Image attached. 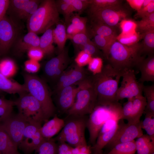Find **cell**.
I'll return each mask as SVG.
<instances>
[{"label": "cell", "instance_id": "cell-7", "mask_svg": "<svg viewBox=\"0 0 154 154\" xmlns=\"http://www.w3.org/2000/svg\"><path fill=\"white\" fill-rule=\"evenodd\" d=\"M84 116H74L75 118L65 123L55 140L66 143L72 147L87 145L85 134L87 120Z\"/></svg>", "mask_w": 154, "mask_h": 154}, {"label": "cell", "instance_id": "cell-34", "mask_svg": "<svg viewBox=\"0 0 154 154\" xmlns=\"http://www.w3.org/2000/svg\"><path fill=\"white\" fill-rule=\"evenodd\" d=\"M57 148L54 139H46L35 151V154H57Z\"/></svg>", "mask_w": 154, "mask_h": 154}, {"label": "cell", "instance_id": "cell-28", "mask_svg": "<svg viewBox=\"0 0 154 154\" xmlns=\"http://www.w3.org/2000/svg\"><path fill=\"white\" fill-rule=\"evenodd\" d=\"M137 154H151L154 153V142L147 134H143L135 141Z\"/></svg>", "mask_w": 154, "mask_h": 154}, {"label": "cell", "instance_id": "cell-6", "mask_svg": "<svg viewBox=\"0 0 154 154\" xmlns=\"http://www.w3.org/2000/svg\"><path fill=\"white\" fill-rule=\"evenodd\" d=\"M121 108L118 102L109 105L95 107L86 122L90 144L92 145L95 144L101 127L108 120L117 117H121Z\"/></svg>", "mask_w": 154, "mask_h": 154}, {"label": "cell", "instance_id": "cell-56", "mask_svg": "<svg viewBox=\"0 0 154 154\" xmlns=\"http://www.w3.org/2000/svg\"><path fill=\"white\" fill-rule=\"evenodd\" d=\"M144 0H127L130 6L137 11L141 8Z\"/></svg>", "mask_w": 154, "mask_h": 154}, {"label": "cell", "instance_id": "cell-43", "mask_svg": "<svg viewBox=\"0 0 154 154\" xmlns=\"http://www.w3.org/2000/svg\"><path fill=\"white\" fill-rule=\"evenodd\" d=\"M70 6L73 11L77 12L78 15L81 14L88 8L91 0H63Z\"/></svg>", "mask_w": 154, "mask_h": 154}, {"label": "cell", "instance_id": "cell-58", "mask_svg": "<svg viewBox=\"0 0 154 154\" xmlns=\"http://www.w3.org/2000/svg\"><path fill=\"white\" fill-rule=\"evenodd\" d=\"M91 151L86 152H80L78 154H91Z\"/></svg>", "mask_w": 154, "mask_h": 154}, {"label": "cell", "instance_id": "cell-2", "mask_svg": "<svg viewBox=\"0 0 154 154\" xmlns=\"http://www.w3.org/2000/svg\"><path fill=\"white\" fill-rule=\"evenodd\" d=\"M121 77L108 63L104 65L100 73L92 75L97 95L96 106L109 105L118 102L116 96Z\"/></svg>", "mask_w": 154, "mask_h": 154}, {"label": "cell", "instance_id": "cell-9", "mask_svg": "<svg viewBox=\"0 0 154 154\" xmlns=\"http://www.w3.org/2000/svg\"><path fill=\"white\" fill-rule=\"evenodd\" d=\"M41 124V123L36 122L27 123L22 140L18 146L26 154H30L35 151L46 139L40 131Z\"/></svg>", "mask_w": 154, "mask_h": 154}, {"label": "cell", "instance_id": "cell-57", "mask_svg": "<svg viewBox=\"0 0 154 154\" xmlns=\"http://www.w3.org/2000/svg\"><path fill=\"white\" fill-rule=\"evenodd\" d=\"M154 1V0H144L142 7H145L149 5Z\"/></svg>", "mask_w": 154, "mask_h": 154}, {"label": "cell", "instance_id": "cell-55", "mask_svg": "<svg viewBox=\"0 0 154 154\" xmlns=\"http://www.w3.org/2000/svg\"><path fill=\"white\" fill-rule=\"evenodd\" d=\"M9 3V0H0V21L6 15Z\"/></svg>", "mask_w": 154, "mask_h": 154}, {"label": "cell", "instance_id": "cell-60", "mask_svg": "<svg viewBox=\"0 0 154 154\" xmlns=\"http://www.w3.org/2000/svg\"><path fill=\"white\" fill-rule=\"evenodd\" d=\"M154 154V153H152V154Z\"/></svg>", "mask_w": 154, "mask_h": 154}, {"label": "cell", "instance_id": "cell-53", "mask_svg": "<svg viewBox=\"0 0 154 154\" xmlns=\"http://www.w3.org/2000/svg\"><path fill=\"white\" fill-rule=\"evenodd\" d=\"M153 13H154V1L146 6L142 7L139 10L137 11L135 16L142 18Z\"/></svg>", "mask_w": 154, "mask_h": 154}, {"label": "cell", "instance_id": "cell-29", "mask_svg": "<svg viewBox=\"0 0 154 154\" xmlns=\"http://www.w3.org/2000/svg\"><path fill=\"white\" fill-rule=\"evenodd\" d=\"M55 29H53L52 34L54 42L57 45L59 52L65 48V45L68 39L65 26L58 23Z\"/></svg>", "mask_w": 154, "mask_h": 154}, {"label": "cell", "instance_id": "cell-22", "mask_svg": "<svg viewBox=\"0 0 154 154\" xmlns=\"http://www.w3.org/2000/svg\"><path fill=\"white\" fill-rule=\"evenodd\" d=\"M146 105V98L142 94L134 97L131 117L127 123H135L139 121L141 117L144 112Z\"/></svg>", "mask_w": 154, "mask_h": 154}, {"label": "cell", "instance_id": "cell-49", "mask_svg": "<svg viewBox=\"0 0 154 154\" xmlns=\"http://www.w3.org/2000/svg\"><path fill=\"white\" fill-rule=\"evenodd\" d=\"M134 98L128 99L127 101L124 104L121 108V119H126L128 122L129 121L131 117Z\"/></svg>", "mask_w": 154, "mask_h": 154}, {"label": "cell", "instance_id": "cell-42", "mask_svg": "<svg viewBox=\"0 0 154 154\" xmlns=\"http://www.w3.org/2000/svg\"><path fill=\"white\" fill-rule=\"evenodd\" d=\"M141 38V35L136 32L129 35H124L121 33L117 36V40L122 44L130 46L138 42Z\"/></svg>", "mask_w": 154, "mask_h": 154}, {"label": "cell", "instance_id": "cell-1", "mask_svg": "<svg viewBox=\"0 0 154 154\" xmlns=\"http://www.w3.org/2000/svg\"><path fill=\"white\" fill-rule=\"evenodd\" d=\"M145 58L141 43L127 46L116 40L112 44L107 60L114 69L122 76L125 72L137 68Z\"/></svg>", "mask_w": 154, "mask_h": 154}, {"label": "cell", "instance_id": "cell-32", "mask_svg": "<svg viewBox=\"0 0 154 154\" xmlns=\"http://www.w3.org/2000/svg\"><path fill=\"white\" fill-rule=\"evenodd\" d=\"M135 141L117 144L106 154H135L136 151Z\"/></svg>", "mask_w": 154, "mask_h": 154}, {"label": "cell", "instance_id": "cell-37", "mask_svg": "<svg viewBox=\"0 0 154 154\" xmlns=\"http://www.w3.org/2000/svg\"><path fill=\"white\" fill-rule=\"evenodd\" d=\"M14 101L5 98H0V123L13 113Z\"/></svg>", "mask_w": 154, "mask_h": 154}, {"label": "cell", "instance_id": "cell-50", "mask_svg": "<svg viewBox=\"0 0 154 154\" xmlns=\"http://www.w3.org/2000/svg\"><path fill=\"white\" fill-rule=\"evenodd\" d=\"M92 57L89 54L81 50L77 54L75 59V61L77 66L83 67L88 65Z\"/></svg>", "mask_w": 154, "mask_h": 154}, {"label": "cell", "instance_id": "cell-20", "mask_svg": "<svg viewBox=\"0 0 154 154\" xmlns=\"http://www.w3.org/2000/svg\"><path fill=\"white\" fill-rule=\"evenodd\" d=\"M64 120L55 115L51 119L45 122L40 128V131L43 137L46 139H51L58 133L64 127Z\"/></svg>", "mask_w": 154, "mask_h": 154}, {"label": "cell", "instance_id": "cell-31", "mask_svg": "<svg viewBox=\"0 0 154 154\" xmlns=\"http://www.w3.org/2000/svg\"><path fill=\"white\" fill-rule=\"evenodd\" d=\"M121 2L118 0H91L88 7L89 13L91 15L102 9L121 5Z\"/></svg>", "mask_w": 154, "mask_h": 154}, {"label": "cell", "instance_id": "cell-10", "mask_svg": "<svg viewBox=\"0 0 154 154\" xmlns=\"http://www.w3.org/2000/svg\"><path fill=\"white\" fill-rule=\"evenodd\" d=\"M19 26L7 15L0 21V55L6 54L19 36Z\"/></svg>", "mask_w": 154, "mask_h": 154}, {"label": "cell", "instance_id": "cell-48", "mask_svg": "<svg viewBox=\"0 0 154 154\" xmlns=\"http://www.w3.org/2000/svg\"><path fill=\"white\" fill-rule=\"evenodd\" d=\"M80 49L87 42L90 40L87 33H79L68 38Z\"/></svg>", "mask_w": 154, "mask_h": 154}, {"label": "cell", "instance_id": "cell-59", "mask_svg": "<svg viewBox=\"0 0 154 154\" xmlns=\"http://www.w3.org/2000/svg\"><path fill=\"white\" fill-rule=\"evenodd\" d=\"M2 92L1 91H0V95L1 94V93Z\"/></svg>", "mask_w": 154, "mask_h": 154}, {"label": "cell", "instance_id": "cell-3", "mask_svg": "<svg viewBox=\"0 0 154 154\" xmlns=\"http://www.w3.org/2000/svg\"><path fill=\"white\" fill-rule=\"evenodd\" d=\"M59 13L55 0H42L35 11L27 21L28 31L43 33L59 22Z\"/></svg>", "mask_w": 154, "mask_h": 154}, {"label": "cell", "instance_id": "cell-4", "mask_svg": "<svg viewBox=\"0 0 154 154\" xmlns=\"http://www.w3.org/2000/svg\"><path fill=\"white\" fill-rule=\"evenodd\" d=\"M75 85H77L78 88L76 100L66 112L70 116H82L90 114L97 102V95L92 76H87Z\"/></svg>", "mask_w": 154, "mask_h": 154}, {"label": "cell", "instance_id": "cell-8", "mask_svg": "<svg viewBox=\"0 0 154 154\" xmlns=\"http://www.w3.org/2000/svg\"><path fill=\"white\" fill-rule=\"evenodd\" d=\"M14 101L18 113L28 122L46 121L43 112L39 102L27 92L21 93Z\"/></svg>", "mask_w": 154, "mask_h": 154}, {"label": "cell", "instance_id": "cell-16", "mask_svg": "<svg viewBox=\"0 0 154 154\" xmlns=\"http://www.w3.org/2000/svg\"><path fill=\"white\" fill-rule=\"evenodd\" d=\"M87 76L83 67L76 65L73 68L62 73L58 80V86H56V91L57 93L64 87L75 85Z\"/></svg>", "mask_w": 154, "mask_h": 154}, {"label": "cell", "instance_id": "cell-54", "mask_svg": "<svg viewBox=\"0 0 154 154\" xmlns=\"http://www.w3.org/2000/svg\"><path fill=\"white\" fill-rule=\"evenodd\" d=\"M72 147L65 142H59L57 154H72Z\"/></svg>", "mask_w": 154, "mask_h": 154}, {"label": "cell", "instance_id": "cell-15", "mask_svg": "<svg viewBox=\"0 0 154 154\" xmlns=\"http://www.w3.org/2000/svg\"><path fill=\"white\" fill-rule=\"evenodd\" d=\"M120 116L108 120L101 127L95 144L91 149L94 154H102V150L107 145L114 136L117 130Z\"/></svg>", "mask_w": 154, "mask_h": 154}, {"label": "cell", "instance_id": "cell-18", "mask_svg": "<svg viewBox=\"0 0 154 154\" xmlns=\"http://www.w3.org/2000/svg\"><path fill=\"white\" fill-rule=\"evenodd\" d=\"M74 85L64 87L57 92L58 105L63 112H67L74 102L78 88Z\"/></svg>", "mask_w": 154, "mask_h": 154}, {"label": "cell", "instance_id": "cell-23", "mask_svg": "<svg viewBox=\"0 0 154 154\" xmlns=\"http://www.w3.org/2000/svg\"><path fill=\"white\" fill-rule=\"evenodd\" d=\"M17 147L0 123V154H19Z\"/></svg>", "mask_w": 154, "mask_h": 154}, {"label": "cell", "instance_id": "cell-21", "mask_svg": "<svg viewBox=\"0 0 154 154\" xmlns=\"http://www.w3.org/2000/svg\"><path fill=\"white\" fill-rule=\"evenodd\" d=\"M141 76L139 82L143 84L145 82L154 81V55L148 56L138 65Z\"/></svg>", "mask_w": 154, "mask_h": 154}, {"label": "cell", "instance_id": "cell-40", "mask_svg": "<svg viewBox=\"0 0 154 154\" xmlns=\"http://www.w3.org/2000/svg\"><path fill=\"white\" fill-rule=\"evenodd\" d=\"M144 119L142 121V129L146 131L147 135L154 142V114L145 113Z\"/></svg>", "mask_w": 154, "mask_h": 154}, {"label": "cell", "instance_id": "cell-45", "mask_svg": "<svg viewBox=\"0 0 154 154\" xmlns=\"http://www.w3.org/2000/svg\"><path fill=\"white\" fill-rule=\"evenodd\" d=\"M121 34L124 35L132 34L136 32V22L128 19L122 20L120 23Z\"/></svg>", "mask_w": 154, "mask_h": 154}, {"label": "cell", "instance_id": "cell-35", "mask_svg": "<svg viewBox=\"0 0 154 154\" xmlns=\"http://www.w3.org/2000/svg\"><path fill=\"white\" fill-rule=\"evenodd\" d=\"M137 30L141 34L154 30V13L136 22Z\"/></svg>", "mask_w": 154, "mask_h": 154}, {"label": "cell", "instance_id": "cell-13", "mask_svg": "<svg viewBox=\"0 0 154 154\" xmlns=\"http://www.w3.org/2000/svg\"><path fill=\"white\" fill-rule=\"evenodd\" d=\"M94 21L103 23L114 28L129 15L127 11L121 5L104 8L90 15Z\"/></svg>", "mask_w": 154, "mask_h": 154}, {"label": "cell", "instance_id": "cell-19", "mask_svg": "<svg viewBox=\"0 0 154 154\" xmlns=\"http://www.w3.org/2000/svg\"><path fill=\"white\" fill-rule=\"evenodd\" d=\"M68 49L65 48L57 56L53 58L45 64L44 69L46 76L53 80L57 70L62 65L69 62Z\"/></svg>", "mask_w": 154, "mask_h": 154}, {"label": "cell", "instance_id": "cell-52", "mask_svg": "<svg viewBox=\"0 0 154 154\" xmlns=\"http://www.w3.org/2000/svg\"><path fill=\"white\" fill-rule=\"evenodd\" d=\"M25 69L29 74L37 72L40 68V64L38 61L29 59L24 63Z\"/></svg>", "mask_w": 154, "mask_h": 154}, {"label": "cell", "instance_id": "cell-33", "mask_svg": "<svg viewBox=\"0 0 154 154\" xmlns=\"http://www.w3.org/2000/svg\"><path fill=\"white\" fill-rule=\"evenodd\" d=\"M17 67L15 62L9 58L0 60V73L8 78L13 76L16 72Z\"/></svg>", "mask_w": 154, "mask_h": 154}, {"label": "cell", "instance_id": "cell-24", "mask_svg": "<svg viewBox=\"0 0 154 154\" xmlns=\"http://www.w3.org/2000/svg\"><path fill=\"white\" fill-rule=\"evenodd\" d=\"M0 91L10 94H18L27 92L23 84L12 81L0 73Z\"/></svg>", "mask_w": 154, "mask_h": 154}, {"label": "cell", "instance_id": "cell-26", "mask_svg": "<svg viewBox=\"0 0 154 154\" xmlns=\"http://www.w3.org/2000/svg\"><path fill=\"white\" fill-rule=\"evenodd\" d=\"M94 22L92 29L93 35L103 37L113 42L117 40V36L114 28L100 22Z\"/></svg>", "mask_w": 154, "mask_h": 154}, {"label": "cell", "instance_id": "cell-44", "mask_svg": "<svg viewBox=\"0 0 154 154\" xmlns=\"http://www.w3.org/2000/svg\"><path fill=\"white\" fill-rule=\"evenodd\" d=\"M87 20L86 17H81L79 15L76 14L71 16L70 23L72 24L79 33H86Z\"/></svg>", "mask_w": 154, "mask_h": 154}, {"label": "cell", "instance_id": "cell-17", "mask_svg": "<svg viewBox=\"0 0 154 154\" xmlns=\"http://www.w3.org/2000/svg\"><path fill=\"white\" fill-rule=\"evenodd\" d=\"M40 37L35 33L28 31L26 34L19 36L13 46L15 52L19 54L27 52L30 48L39 47Z\"/></svg>", "mask_w": 154, "mask_h": 154}, {"label": "cell", "instance_id": "cell-39", "mask_svg": "<svg viewBox=\"0 0 154 154\" xmlns=\"http://www.w3.org/2000/svg\"><path fill=\"white\" fill-rule=\"evenodd\" d=\"M56 7L59 13L61 14L65 19V24L67 25L73 13L70 6L63 0L55 1Z\"/></svg>", "mask_w": 154, "mask_h": 154}, {"label": "cell", "instance_id": "cell-47", "mask_svg": "<svg viewBox=\"0 0 154 154\" xmlns=\"http://www.w3.org/2000/svg\"><path fill=\"white\" fill-rule=\"evenodd\" d=\"M103 66L102 58L98 57H93L88 64V68L93 75H95L101 72Z\"/></svg>", "mask_w": 154, "mask_h": 154}, {"label": "cell", "instance_id": "cell-51", "mask_svg": "<svg viewBox=\"0 0 154 154\" xmlns=\"http://www.w3.org/2000/svg\"><path fill=\"white\" fill-rule=\"evenodd\" d=\"M27 53L29 59L38 62L41 60L44 55L43 52L39 47L31 48L27 51Z\"/></svg>", "mask_w": 154, "mask_h": 154}, {"label": "cell", "instance_id": "cell-30", "mask_svg": "<svg viewBox=\"0 0 154 154\" xmlns=\"http://www.w3.org/2000/svg\"><path fill=\"white\" fill-rule=\"evenodd\" d=\"M143 40L141 43V52L143 55L154 54V30L141 34Z\"/></svg>", "mask_w": 154, "mask_h": 154}, {"label": "cell", "instance_id": "cell-41", "mask_svg": "<svg viewBox=\"0 0 154 154\" xmlns=\"http://www.w3.org/2000/svg\"><path fill=\"white\" fill-rule=\"evenodd\" d=\"M42 0H30L25 8L20 15L19 21H26L35 11Z\"/></svg>", "mask_w": 154, "mask_h": 154}, {"label": "cell", "instance_id": "cell-38", "mask_svg": "<svg viewBox=\"0 0 154 154\" xmlns=\"http://www.w3.org/2000/svg\"><path fill=\"white\" fill-rule=\"evenodd\" d=\"M94 35V42L100 49L102 51L104 57L108 59L110 50L112 42L107 38L97 35Z\"/></svg>", "mask_w": 154, "mask_h": 154}, {"label": "cell", "instance_id": "cell-46", "mask_svg": "<svg viewBox=\"0 0 154 154\" xmlns=\"http://www.w3.org/2000/svg\"><path fill=\"white\" fill-rule=\"evenodd\" d=\"M81 49L92 57H98L102 58L104 57L102 52H100L94 43L90 40L86 43Z\"/></svg>", "mask_w": 154, "mask_h": 154}, {"label": "cell", "instance_id": "cell-11", "mask_svg": "<svg viewBox=\"0 0 154 154\" xmlns=\"http://www.w3.org/2000/svg\"><path fill=\"white\" fill-rule=\"evenodd\" d=\"M121 86L118 87L116 96L117 102L142 94L143 84L137 81L135 70H131L125 72L122 76Z\"/></svg>", "mask_w": 154, "mask_h": 154}, {"label": "cell", "instance_id": "cell-14", "mask_svg": "<svg viewBox=\"0 0 154 154\" xmlns=\"http://www.w3.org/2000/svg\"><path fill=\"white\" fill-rule=\"evenodd\" d=\"M28 122L18 113H12L0 123L14 144L17 147L23 138L25 129Z\"/></svg>", "mask_w": 154, "mask_h": 154}, {"label": "cell", "instance_id": "cell-27", "mask_svg": "<svg viewBox=\"0 0 154 154\" xmlns=\"http://www.w3.org/2000/svg\"><path fill=\"white\" fill-rule=\"evenodd\" d=\"M52 30L51 28L45 31L40 37L39 47L43 52L44 55L49 56L54 52L55 48Z\"/></svg>", "mask_w": 154, "mask_h": 154}, {"label": "cell", "instance_id": "cell-12", "mask_svg": "<svg viewBox=\"0 0 154 154\" xmlns=\"http://www.w3.org/2000/svg\"><path fill=\"white\" fill-rule=\"evenodd\" d=\"M123 120H119L116 132L107 145L112 148L117 144L134 140L135 139L143 134L142 130V121L135 123H125Z\"/></svg>", "mask_w": 154, "mask_h": 154}, {"label": "cell", "instance_id": "cell-5", "mask_svg": "<svg viewBox=\"0 0 154 154\" xmlns=\"http://www.w3.org/2000/svg\"><path fill=\"white\" fill-rule=\"evenodd\" d=\"M23 77V84L27 92L39 102L47 121L54 116L55 108L46 84L39 77L31 74L24 73Z\"/></svg>", "mask_w": 154, "mask_h": 154}, {"label": "cell", "instance_id": "cell-36", "mask_svg": "<svg viewBox=\"0 0 154 154\" xmlns=\"http://www.w3.org/2000/svg\"><path fill=\"white\" fill-rule=\"evenodd\" d=\"M145 95L147 105L145 110V113H151L154 114V84L144 86L143 87V92Z\"/></svg>", "mask_w": 154, "mask_h": 154}, {"label": "cell", "instance_id": "cell-25", "mask_svg": "<svg viewBox=\"0 0 154 154\" xmlns=\"http://www.w3.org/2000/svg\"><path fill=\"white\" fill-rule=\"evenodd\" d=\"M30 0H11L7 12L8 16L19 24V17Z\"/></svg>", "mask_w": 154, "mask_h": 154}]
</instances>
